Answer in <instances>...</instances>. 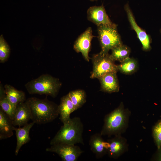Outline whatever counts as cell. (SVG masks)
I'll return each instance as SVG.
<instances>
[{
  "mask_svg": "<svg viewBox=\"0 0 161 161\" xmlns=\"http://www.w3.org/2000/svg\"><path fill=\"white\" fill-rule=\"evenodd\" d=\"M130 112L124 108L123 103L114 110L106 114L100 134L102 136L121 134L128 126Z\"/></svg>",
  "mask_w": 161,
  "mask_h": 161,
  "instance_id": "cell-3",
  "label": "cell"
},
{
  "mask_svg": "<svg viewBox=\"0 0 161 161\" xmlns=\"http://www.w3.org/2000/svg\"><path fill=\"white\" fill-rule=\"evenodd\" d=\"M10 52L9 46L3 38L2 35L0 36V61L4 63L8 58Z\"/></svg>",
  "mask_w": 161,
  "mask_h": 161,
  "instance_id": "cell-23",
  "label": "cell"
},
{
  "mask_svg": "<svg viewBox=\"0 0 161 161\" xmlns=\"http://www.w3.org/2000/svg\"><path fill=\"white\" fill-rule=\"evenodd\" d=\"M102 136L100 133L95 134L91 136L89 141L90 149L97 159L107 154L108 143L105 141Z\"/></svg>",
  "mask_w": 161,
  "mask_h": 161,
  "instance_id": "cell-12",
  "label": "cell"
},
{
  "mask_svg": "<svg viewBox=\"0 0 161 161\" xmlns=\"http://www.w3.org/2000/svg\"><path fill=\"white\" fill-rule=\"evenodd\" d=\"M114 136L107 141L109 144L107 154L110 158L116 159L128 150V145L126 139L121 134Z\"/></svg>",
  "mask_w": 161,
  "mask_h": 161,
  "instance_id": "cell-10",
  "label": "cell"
},
{
  "mask_svg": "<svg viewBox=\"0 0 161 161\" xmlns=\"http://www.w3.org/2000/svg\"><path fill=\"white\" fill-rule=\"evenodd\" d=\"M26 100L31 110V120L35 123L44 124L51 122L59 115L58 105L46 98L31 97Z\"/></svg>",
  "mask_w": 161,
  "mask_h": 161,
  "instance_id": "cell-2",
  "label": "cell"
},
{
  "mask_svg": "<svg viewBox=\"0 0 161 161\" xmlns=\"http://www.w3.org/2000/svg\"><path fill=\"white\" fill-rule=\"evenodd\" d=\"M87 14L88 20L97 26L103 25L117 28V25L109 18L103 4L90 7L88 9Z\"/></svg>",
  "mask_w": 161,
  "mask_h": 161,
  "instance_id": "cell-8",
  "label": "cell"
},
{
  "mask_svg": "<svg viewBox=\"0 0 161 161\" xmlns=\"http://www.w3.org/2000/svg\"><path fill=\"white\" fill-rule=\"evenodd\" d=\"M46 151L57 154L63 161H76L83 153L78 146L64 144L52 145Z\"/></svg>",
  "mask_w": 161,
  "mask_h": 161,
  "instance_id": "cell-7",
  "label": "cell"
},
{
  "mask_svg": "<svg viewBox=\"0 0 161 161\" xmlns=\"http://www.w3.org/2000/svg\"><path fill=\"white\" fill-rule=\"evenodd\" d=\"M31 119V110L26 101L19 103L16 107L12 123L14 126L21 127L28 123Z\"/></svg>",
  "mask_w": 161,
  "mask_h": 161,
  "instance_id": "cell-14",
  "label": "cell"
},
{
  "mask_svg": "<svg viewBox=\"0 0 161 161\" xmlns=\"http://www.w3.org/2000/svg\"><path fill=\"white\" fill-rule=\"evenodd\" d=\"M4 87L7 99L15 107L26 100L25 93L23 91L18 90L9 84H5Z\"/></svg>",
  "mask_w": 161,
  "mask_h": 161,
  "instance_id": "cell-18",
  "label": "cell"
},
{
  "mask_svg": "<svg viewBox=\"0 0 161 161\" xmlns=\"http://www.w3.org/2000/svg\"><path fill=\"white\" fill-rule=\"evenodd\" d=\"M50 142L51 145L58 144L75 145L77 143L84 145L83 137V125L78 117L69 118L63 123Z\"/></svg>",
  "mask_w": 161,
  "mask_h": 161,
  "instance_id": "cell-1",
  "label": "cell"
},
{
  "mask_svg": "<svg viewBox=\"0 0 161 161\" xmlns=\"http://www.w3.org/2000/svg\"><path fill=\"white\" fill-rule=\"evenodd\" d=\"M93 69L90 78H98L108 72L118 71L117 66L108 53L100 52L94 55L92 58Z\"/></svg>",
  "mask_w": 161,
  "mask_h": 161,
  "instance_id": "cell-6",
  "label": "cell"
},
{
  "mask_svg": "<svg viewBox=\"0 0 161 161\" xmlns=\"http://www.w3.org/2000/svg\"><path fill=\"white\" fill-rule=\"evenodd\" d=\"M124 8L131 25L136 32L137 37L141 43L143 49L146 51L150 50L151 46L149 36L137 24L128 3L125 5Z\"/></svg>",
  "mask_w": 161,
  "mask_h": 161,
  "instance_id": "cell-11",
  "label": "cell"
},
{
  "mask_svg": "<svg viewBox=\"0 0 161 161\" xmlns=\"http://www.w3.org/2000/svg\"><path fill=\"white\" fill-rule=\"evenodd\" d=\"M117 66L118 71L126 75L134 73L138 69L137 61L134 59L129 57Z\"/></svg>",
  "mask_w": 161,
  "mask_h": 161,
  "instance_id": "cell-21",
  "label": "cell"
},
{
  "mask_svg": "<svg viewBox=\"0 0 161 161\" xmlns=\"http://www.w3.org/2000/svg\"><path fill=\"white\" fill-rule=\"evenodd\" d=\"M62 83L59 79L48 74H43L27 83L25 86L30 94L50 95L55 97Z\"/></svg>",
  "mask_w": 161,
  "mask_h": 161,
  "instance_id": "cell-4",
  "label": "cell"
},
{
  "mask_svg": "<svg viewBox=\"0 0 161 161\" xmlns=\"http://www.w3.org/2000/svg\"><path fill=\"white\" fill-rule=\"evenodd\" d=\"M117 72H109L98 78L100 83L102 91L109 93L116 92L119 91V85Z\"/></svg>",
  "mask_w": 161,
  "mask_h": 161,
  "instance_id": "cell-13",
  "label": "cell"
},
{
  "mask_svg": "<svg viewBox=\"0 0 161 161\" xmlns=\"http://www.w3.org/2000/svg\"><path fill=\"white\" fill-rule=\"evenodd\" d=\"M152 134L158 149L161 146V120H159L153 127Z\"/></svg>",
  "mask_w": 161,
  "mask_h": 161,
  "instance_id": "cell-24",
  "label": "cell"
},
{
  "mask_svg": "<svg viewBox=\"0 0 161 161\" xmlns=\"http://www.w3.org/2000/svg\"><path fill=\"white\" fill-rule=\"evenodd\" d=\"M76 110L68 94L61 98L60 104L58 105V112L60 119L63 123L70 118L71 113Z\"/></svg>",
  "mask_w": 161,
  "mask_h": 161,
  "instance_id": "cell-16",
  "label": "cell"
},
{
  "mask_svg": "<svg viewBox=\"0 0 161 161\" xmlns=\"http://www.w3.org/2000/svg\"><path fill=\"white\" fill-rule=\"evenodd\" d=\"M160 32H161V30H160Z\"/></svg>",
  "mask_w": 161,
  "mask_h": 161,
  "instance_id": "cell-27",
  "label": "cell"
},
{
  "mask_svg": "<svg viewBox=\"0 0 161 161\" xmlns=\"http://www.w3.org/2000/svg\"><path fill=\"white\" fill-rule=\"evenodd\" d=\"M12 120L0 109V140L10 138L13 134L15 127Z\"/></svg>",
  "mask_w": 161,
  "mask_h": 161,
  "instance_id": "cell-17",
  "label": "cell"
},
{
  "mask_svg": "<svg viewBox=\"0 0 161 161\" xmlns=\"http://www.w3.org/2000/svg\"><path fill=\"white\" fill-rule=\"evenodd\" d=\"M110 55L112 59L114 61H118L121 62L129 57L130 49L127 46L122 44L116 47L112 50Z\"/></svg>",
  "mask_w": 161,
  "mask_h": 161,
  "instance_id": "cell-20",
  "label": "cell"
},
{
  "mask_svg": "<svg viewBox=\"0 0 161 161\" xmlns=\"http://www.w3.org/2000/svg\"><path fill=\"white\" fill-rule=\"evenodd\" d=\"M94 37L92 28L89 27L78 37L73 46L76 52L81 53L84 58L87 61H89V53L91 41Z\"/></svg>",
  "mask_w": 161,
  "mask_h": 161,
  "instance_id": "cell-9",
  "label": "cell"
},
{
  "mask_svg": "<svg viewBox=\"0 0 161 161\" xmlns=\"http://www.w3.org/2000/svg\"><path fill=\"white\" fill-rule=\"evenodd\" d=\"M68 94L76 110L81 108L86 101V94L83 90L71 91Z\"/></svg>",
  "mask_w": 161,
  "mask_h": 161,
  "instance_id": "cell-22",
  "label": "cell"
},
{
  "mask_svg": "<svg viewBox=\"0 0 161 161\" xmlns=\"http://www.w3.org/2000/svg\"><path fill=\"white\" fill-rule=\"evenodd\" d=\"M0 108L13 120L14 118L16 107L13 105L7 99L4 87L0 86Z\"/></svg>",
  "mask_w": 161,
  "mask_h": 161,
  "instance_id": "cell-19",
  "label": "cell"
},
{
  "mask_svg": "<svg viewBox=\"0 0 161 161\" xmlns=\"http://www.w3.org/2000/svg\"><path fill=\"white\" fill-rule=\"evenodd\" d=\"M98 37L101 48V52L108 53L113 48L122 44L116 28L103 25L97 26Z\"/></svg>",
  "mask_w": 161,
  "mask_h": 161,
  "instance_id": "cell-5",
  "label": "cell"
},
{
  "mask_svg": "<svg viewBox=\"0 0 161 161\" xmlns=\"http://www.w3.org/2000/svg\"><path fill=\"white\" fill-rule=\"evenodd\" d=\"M35 123L32 122L27 123L22 127H15L14 131L17 139L16 145L15 150V154L16 156L18 154L22 146L30 141V130Z\"/></svg>",
  "mask_w": 161,
  "mask_h": 161,
  "instance_id": "cell-15",
  "label": "cell"
},
{
  "mask_svg": "<svg viewBox=\"0 0 161 161\" xmlns=\"http://www.w3.org/2000/svg\"><path fill=\"white\" fill-rule=\"evenodd\" d=\"M89 0L90 1H97V0Z\"/></svg>",
  "mask_w": 161,
  "mask_h": 161,
  "instance_id": "cell-26",
  "label": "cell"
},
{
  "mask_svg": "<svg viewBox=\"0 0 161 161\" xmlns=\"http://www.w3.org/2000/svg\"><path fill=\"white\" fill-rule=\"evenodd\" d=\"M159 153L157 157V160L158 161H161V146L159 149H158Z\"/></svg>",
  "mask_w": 161,
  "mask_h": 161,
  "instance_id": "cell-25",
  "label": "cell"
}]
</instances>
